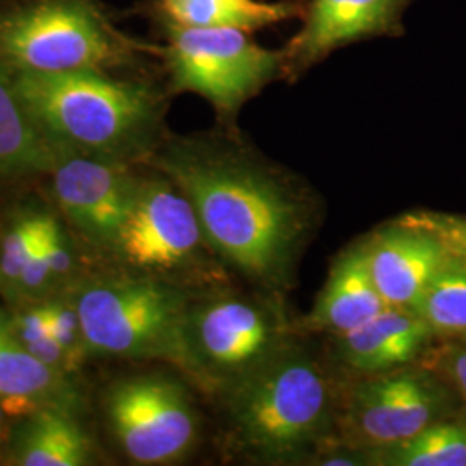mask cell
I'll use <instances>...</instances> for the list:
<instances>
[{"mask_svg":"<svg viewBox=\"0 0 466 466\" xmlns=\"http://www.w3.org/2000/svg\"><path fill=\"white\" fill-rule=\"evenodd\" d=\"M433 335L466 339V259L451 254L435 271L415 309Z\"/></svg>","mask_w":466,"mask_h":466,"instance_id":"obj_20","label":"cell"},{"mask_svg":"<svg viewBox=\"0 0 466 466\" xmlns=\"http://www.w3.org/2000/svg\"><path fill=\"white\" fill-rule=\"evenodd\" d=\"M299 0H142L138 11L152 26L233 28L248 34L300 19Z\"/></svg>","mask_w":466,"mask_h":466,"instance_id":"obj_16","label":"cell"},{"mask_svg":"<svg viewBox=\"0 0 466 466\" xmlns=\"http://www.w3.org/2000/svg\"><path fill=\"white\" fill-rule=\"evenodd\" d=\"M69 296L88 358L165 360L184 370L192 299L180 283L127 269L78 280Z\"/></svg>","mask_w":466,"mask_h":466,"instance_id":"obj_5","label":"cell"},{"mask_svg":"<svg viewBox=\"0 0 466 466\" xmlns=\"http://www.w3.org/2000/svg\"><path fill=\"white\" fill-rule=\"evenodd\" d=\"M78 417V411L63 406H40L19 418L5 465H90L94 444Z\"/></svg>","mask_w":466,"mask_h":466,"instance_id":"obj_18","label":"cell"},{"mask_svg":"<svg viewBox=\"0 0 466 466\" xmlns=\"http://www.w3.org/2000/svg\"><path fill=\"white\" fill-rule=\"evenodd\" d=\"M17 94L54 152L140 167L167 140L169 97L159 61L127 71H13Z\"/></svg>","mask_w":466,"mask_h":466,"instance_id":"obj_2","label":"cell"},{"mask_svg":"<svg viewBox=\"0 0 466 466\" xmlns=\"http://www.w3.org/2000/svg\"><path fill=\"white\" fill-rule=\"evenodd\" d=\"M371 465L466 466V423L439 420L400 446L373 454Z\"/></svg>","mask_w":466,"mask_h":466,"instance_id":"obj_21","label":"cell"},{"mask_svg":"<svg viewBox=\"0 0 466 466\" xmlns=\"http://www.w3.org/2000/svg\"><path fill=\"white\" fill-rule=\"evenodd\" d=\"M289 333L282 311L269 300L235 294L192 300L184 371L223 394L282 350Z\"/></svg>","mask_w":466,"mask_h":466,"instance_id":"obj_7","label":"cell"},{"mask_svg":"<svg viewBox=\"0 0 466 466\" xmlns=\"http://www.w3.org/2000/svg\"><path fill=\"white\" fill-rule=\"evenodd\" d=\"M402 221L435 235L451 254L466 259V219L441 215H410Z\"/></svg>","mask_w":466,"mask_h":466,"instance_id":"obj_25","label":"cell"},{"mask_svg":"<svg viewBox=\"0 0 466 466\" xmlns=\"http://www.w3.org/2000/svg\"><path fill=\"white\" fill-rule=\"evenodd\" d=\"M52 192L69 223L100 249L111 250L134 199L135 165L54 152Z\"/></svg>","mask_w":466,"mask_h":466,"instance_id":"obj_11","label":"cell"},{"mask_svg":"<svg viewBox=\"0 0 466 466\" xmlns=\"http://www.w3.org/2000/svg\"><path fill=\"white\" fill-rule=\"evenodd\" d=\"M54 159L21 102L13 69L0 63V180L49 175Z\"/></svg>","mask_w":466,"mask_h":466,"instance_id":"obj_19","label":"cell"},{"mask_svg":"<svg viewBox=\"0 0 466 466\" xmlns=\"http://www.w3.org/2000/svg\"><path fill=\"white\" fill-rule=\"evenodd\" d=\"M152 28L169 94H196L208 100L219 127L232 128L248 100L285 80L282 49H267L248 32L169 25Z\"/></svg>","mask_w":466,"mask_h":466,"instance_id":"obj_6","label":"cell"},{"mask_svg":"<svg viewBox=\"0 0 466 466\" xmlns=\"http://www.w3.org/2000/svg\"><path fill=\"white\" fill-rule=\"evenodd\" d=\"M385 306L371 280L361 244L337 259L311 313L300 321V329L339 337L379 315Z\"/></svg>","mask_w":466,"mask_h":466,"instance_id":"obj_15","label":"cell"},{"mask_svg":"<svg viewBox=\"0 0 466 466\" xmlns=\"http://www.w3.org/2000/svg\"><path fill=\"white\" fill-rule=\"evenodd\" d=\"M446 370L451 382L466 402V340L451 350L446 361Z\"/></svg>","mask_w":466,"mask_h":466,"instance_id":"obj_28","label":"cell"},{"mask_svg":"<svg viewBox=\"0 0 466 466\" xmlns=\"http://www.w3.org/2000/svg\"><path fill=\"white\" fill-rule=\"evenodd\" d=\"M104 411L119 450L137 465H171L187 458L199 437V418L185 385L163 373L113 383Z\"/></svg>","mask_w":466,"mask_h":466,"instance_id":"obj_9","label":"cell"},{"mask_svg":"<svg viewBox=\"0 0 466 466\" xmlns=\"http://www.w3.org/2000/svg\"><path fill=\"white\" fill-rule=\"evenodd\" d=\"M146 167L167 175L188 198L208 244L223 261L268 289L287 280L306 209L233 128L167 135Z\"/></svg>","mask_w":466,"mask_h":466,"instance_id":"obj_1","label":"cell"},{"mask_svg":"<svg viewBox=\"0 0 466 466\" xmlns=\"http://www.w3.org/2000/svg\"><path fill=\"white\" fill-rule=\"evenodd\" d=\"M46 211L17 208L0 232V296L11 304L16 298L17 283L42 232Z\"/></svg>","mask_w":466,"mask_h":466,"instance_id":"obj_22","label":"cell"},{"mask_svg":"<svg viewBox=\"0 0 466 466\" xmlns=\"http://www.w3.org/2000/svg\"><path fill=\"white\" fill-rule=\"evenodd\" d=\"M368 269L387 306L415 309L435 271L450 256L427 230L400 219L363 244Z\"/></svg>","mask_w":466,"mask_h":466,"instance_id":"obj_13","label":"cell"},{"mask_svg":"<svg viewBox=\"0 0 466 466\" xmlns=\"http://www.w3.org/2000/svg\"><path fill=\"white\" fill-rule=\"evenodd\" d=\"M211 246L184 192L156 167L152 175H138L134 199L109 252L128 271L175 282Z\"/></svg>","mask_w":466,"mask_h":466,"instance_id":"obj_8","label":"cell"},{"mask_svg":"<svg viewBox=\"0 0 466 466\" xmlns=\"http://www.w3.org/2000/svg\"><path fill=\"white\" fill-rule=\"evenodd\" d=\"M299 2H304V0H299Z\"/></svg>","mask_w":466,"mask_h":466,"instance_id":"obj_31","label":"cell"},{"mask_svg":"<svg viewBox=\"0 0 466 466\" xmlns=\"http://www.w3.org/2000/svg\"><path fill=\"white\" fill-rule=\"evenodd\" d=\"M9 2H15V0H0V7L5 5V4H9Z\"/></svg>","mask_w":466,"mask_h":466,"instance_id":"obj_30","label":"cell"},{"mask_svg":"<svg viewBox=\"0 0 466 466\" xmlns=\"http://www.w3.org/2000/svg\"><path fill=\"white\" fill-rule=\"evenodd\" d=\"M44 248L56 289L59 294H66L78 282L76 254L63 221L47 211L44 217Z\"/></svg>","mask_w":466,"mask_h":466,"instance_id":"obj_24","label":"cell"},{"mask_svg":"<svg viewBox=\"0 0 466 466\" xmlns=\"http://www.w3.org/2000/svg\"><path fill=\"white\" fill-rule=\"evenodd\" d=\"M0 400L19 417L40 406H63L82 413L84 400L71 375L35 360L9 329V315L0 311Z\"/></svg>","mask_w":466,"mask_h":466,"instance_id":"obj_17","label":"cell"},{"mask_svg":"<svg viewBox=\"0 0 466 466\" xmlns=\"http://www.w3.org/2000/svg\"><path fill=\"white\" fill-rule=\"evenodd\" d=\"M433 333L417 311L385 306L358 329L335 337L344 367L363 377L408 367Z\"/></svg>","mask_w":466,"mask_h":466,"instance_id":"obj_14","label":"cell"},{"mask_svg":"<svg viewBox=\"0 0 466 466\" xmlns=\"http://www.w3.org/2000/svg\"><path fill=\"white\" fill-rule=\"evenodd\" d=\"M9 329L16 337L17 342L25 348L42 335L49 333V315L46 300L16 306V311L9 315Z\"/></svg>","mask_w":466,"mask_h":466,"instance_id":"obj_26","label":"cell"},{"mask_svg":"<svg viewBox=\"0 0 466 466\" xmlns=\"http://www.w3.org/2000/svg\"><path fill=\"white\" fill-rule=\"evenodd\" d=\"M223 396L238 442L265 461L292 463L317 452L335 420L327 370L292 342Z\"/></svg>","mask_w":466,"mask_h":466,"instance_id":"obj_4","label":"cell"},{"mask_svg":"<svg viewBox=\"0 0 466 466\" xmlns=\"http://www.w3.org/2000/svg\"><path fill=\"white\" fill-rule=\"evenodd\" d=\"M157 42L119 28L102 0H15L0 7V63L13 71H127L157 63Z\"/></svg>","mask_w":466,"mask_h":466,"instance_id":"obj_3","label":"cell"},{"mask_svg":"<svg viewBox=\"0 0 466 466\" xmlns=\"http://www.w3.org/2000/svg\"><path fill=\"white\" fill-rule=\"evenodd\" d=\"M444 408V392L429 373L398 368L368 375L352 389L344 431L350 448L371 458L423 432L441 420Z\"/></svg>","mask_w":466,"mask_h":466,"instance_id":"obj_10","label":"cell"},{"mask_svg":"<svg viewBox=\"0 0 466 466\" xmlns=\"http://www.w3.org/2000/svg\"><path fill=\"white\" fill-rule=\"evenodd\" d=\"M413 0H304L299 30L282 47L285 80L294 82L335 50L404 35Z\"/></svg>","mask_w":466,"mask_h":466,"instance_id":"obj_12","label":"cell"},{"mask_svg":"<svg viewBox=\"0 0 466 466\" xmlns=\"http://www.w3.org/2000/svg\"><path fill=\"white\" fill-rule=\"evenodd\" d=\"M25 350H28L35 360L44 363L46 367L57 370V371H63V373H67V375H73L69 363H67L65 350L59 346V342L50 335V332L42 335L40 339H36L32 344H28Z\"/></svg>","mask_w":466,"mask_h":466,"instance_id":"obj_27","label":"cell"},{"mask_svg":"<svg viewBox=\"0 0 466 466\" xmlns=\"http://www.w3.org/2000/svg\"><path fill=\"white\" fill-rule=\"evenodd\" d=\"M47 315H49V332L66 354L67 363L75 373L84 365L88 358L85 348L84 329L76 304L73 298L66 294L54 296L46 300Z\"/></svg>","mask_w":466,"mask_h":466,"instance_id":"obj_23","label":"cell"},{"mask_svg":"<svg viewBox=\"0 0 466 466\" xmlns=\"http://www.w3.org/2000/svg\"><path fill=\"white\" fill-rule=\"evenodd\" d=\"M19 418L21 417L9 404H5L4 400H0V463L2 465H5L13 432H15V427H16Z\"/></svg>","mask_w":466,"mask_h":466,"instance_id":"obj_29","label":"cell"}]
</instances>
